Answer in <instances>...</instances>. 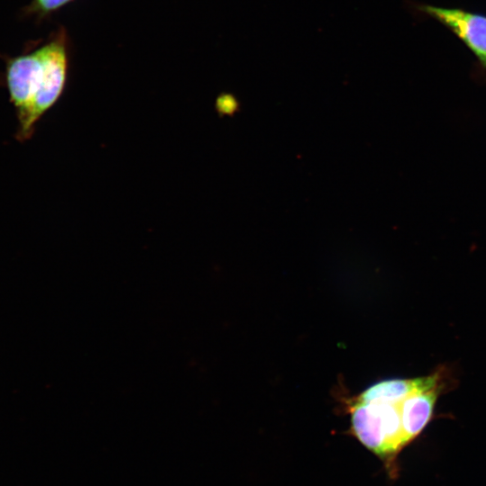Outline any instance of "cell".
<instances>
[{"mask_svg": "<svg viewBox=\"0 0 486 486\" xmlns=\"http://www.w3.org/2000/svg\"><path fill=\"white\" fill-rule=\"evenodd\" d=\"M63 31L37 50L6 60L5 83L18 121L16 139L29 140L36 122L59 98L67 79Z\"/></svg>", "mask_w": 486, "mask_h": 486, "instance_id": "6da1fadb", "label": "cell"}, {"mask_svg": "<svg viewBox=\"0 0 486 486\" xmlns=\"http://www.w3.org/2000/svg\"><path fill=\"white\" fill-rule=\"evenodd\" d=\"M402 400L385 401L358 396L350 408L354 435L382 458L392 459L406 446L400 412Z\"/></svg>", "mask_w": 486, "mask_h": 486, "instance_id": "7a4b0ae2", "label": "cell"}, {"mask_svg": "<svg viewBox=\"0 0 486 486\" xmlns=\"http://www.w3.org/2000/svg\"><path fill=\"white\" fill-rule=\"evenodd\" d=\"M456 34L486 69V16L456 8L422 4L418 6Z\"/></svg>", "mask_w": 486, "mask_h": 486, "instance_id": "3957f363", "label": "cell"}, {"mask_svg": "<svg viewBox=\"0 0 486 486\" xmlns=\"http://www.w3.org/2000/svg\"><path fill=\"white\" fill-rule=\"evenodd\" d=\"M439 389V384L421 389L401 401V421L406 446L417 437L429 421Z\"/></svg>", "mask_w": 486, "mask_h": 486, "instance_id": "277c9868", "label": "cell"}, {"mask_svg": "<svg viewBox=\"0 0 486 486\" xmlns=\"http://www.w3.org/2000/svg\"><path fill=\"white\" fill-rule=\"evenodd\" d=\"M72 0H32L27 7V14L46 15L62 7Z\"/></svg>", "mask_w": 486, "mask_h": 486, "instance_id": "5b68a950", "label": "cell"}]
</instances>
